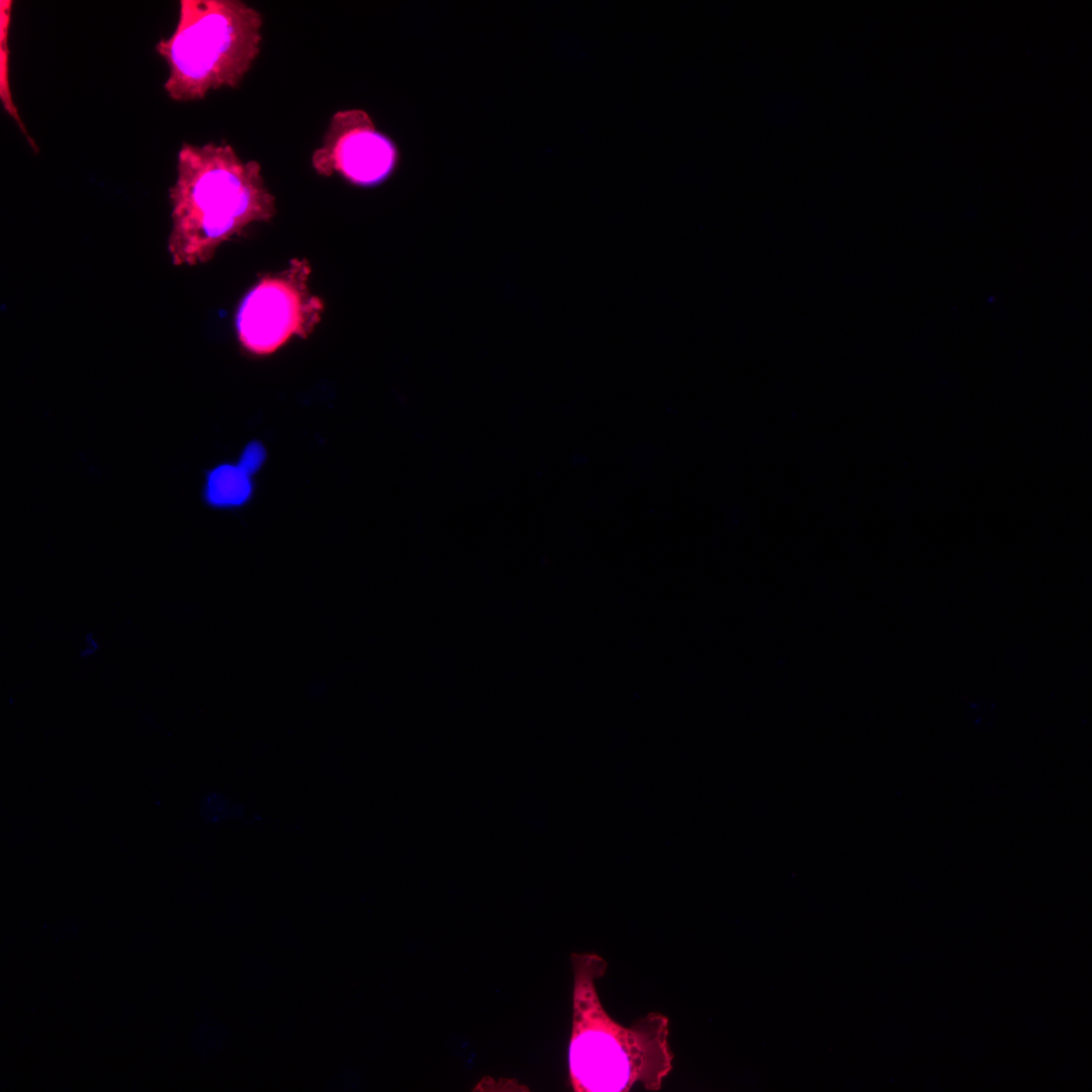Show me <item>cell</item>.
Returning <instances> with one entry per match:
<instances>
[{"label": "cell", "mask_w": 1092, "mask_h": 1092, "mask_svg": "<svg viewBox=\"0 0 1092 1092\" xmlns=\"http://www.w3.org/2000/svg\"><path fill=\"white\" fill-rule=\"evenodd\" d=\"M169 190L171 231L168 252L175 266L208 262L225 242L248 226L270 221L275 197L260 164L244 161L225 143H184Z\"/></svg>", "instance_id": "1"}, {"label": "cell", "mask_w": 1092, "mask_h": 1092, "mask_svg": "<svg viewBox=\"0 0 1092 1092\" xmlns=\"http://www.w3.org/2000/svg\"><path fill=\"white\" fill-rule=\"evenodd\" d=\"M572 1025L568 1071L575 1092L658 1091L672 1070L668 1018L651 1012L629 1027L602 1005L596 981L608 968L594 952L572 953Z\"/></svg>", "instance_id": "2"}, {"label": "cell", "mask_w": 1092, "mask_h": 1092, "mask_svg": "<svg viewBox=\"0 0 1092 1092\" xmlns=\"http://www.w3.org/2000/svg\"><path fill=\"white\" fill-rule=\"evenodd\" d=\"M263 17L241 0H181L174 31L156 44L177 102L241 84L261 51Z\"/></svg>", "instance_id": "3"}, {"label": "cell", "mask_w": 1092, "mask_h": 1092, "mask_svg": "<svg viewBox=\"0 0 1092 1092\" xmlns=\"http://www.w3.org/2000/svg\"><path fill=\"white\" fill-rule=\"evenodd\" d=\"M310 273L306 259L294 258L285 269L264 276L248 291L236 314L237 337L246 352L268 356L293 337L312 333L325 304L309 289Z\"/></svg>", "instance_id": "4"}, {"label": "cell", "mask_w": 1092, "mask_h": 1092, "mask_svg": "<svg viewBox=\"0 0 1092 1092\" xmlns=\"http://www.w3.org/2000/svg\"><path fill=\"white\" fill-rule=\"evenodd\" d=\"M396 162L394 143L377 130L370 116L361 109L336 112L322 146L311 156L312 168L318 175L339 174L358 186L383 182L393 172Z\"/></svg>", "instance_id": "5"}, {"label": "cell", "mask_w": 1092, "mask_h": 1092, "mask_svg": "<svg viewBox=\"0 0 1092 1092\" xmlns=\"http://www.w3.org/2000/svg\"><path fill=\"white\" fill-rule=\"evenodd\" d=\"M252 476L239 462L220 463L208 469L203 485V499L214 509H237L253 494Z\"/></svg>", "instance_id": "6"}, {"label": "cell", "mask_w": 1092, "mask_h": 1092, "mask_svg": "<svg viewBox=\"0 0 1092 1092\" xmlns=\"http://www.w3.org/2000/svg\"><path fill=\"white\" fill-rule=\"evenodd\" d=\"M13 1L0 0V100L5 112L15 121L19 130L26 138L31 149L38 151L36 143L30 138L14 103L9 81L8 37L11 24Z\"/></svg>", "instance_id": "7"}, {"label": "cell", "mask_w": 1092, "mask_h": 1092, "mask_svg": "<svg viewBox=\"0 0 1092 1092\" xmlns=\"http://www.w3.org/2000/svg\"><path fill=\"white\" fill-rule=\"evenodd\" d=\"M230 811L229 801L223 795L217 792L209 793L201 800L200 813L208 822L224 820L229 816Z\"/></svg>", "instance_id": "8"}, {"label": "cell", "mask_w": 1092, "mask_h": 1092, "mask_svg": "<svg viewBox=\"0 0 1092 1092\" xmlns=\"http://www.w3.org/2000/svg\"><path fill=\"white\" fill-rule=\"evenodd\" d=\"M265 459V451L261 444L250 443L241 454L239 464L251 475L261 468Z\"/></svg>", "instance_id": "9"}]
</instances>
